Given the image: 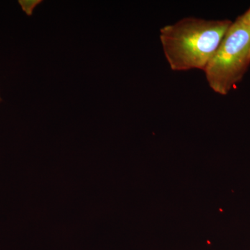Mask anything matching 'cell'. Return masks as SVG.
<instances>
[{
	"label": "cell",
	"mask_w": 250,
	"mask_h": 250,
	"mask_svg": "<svg viewBox=\"0 0 250 250\" xmlns=\"http://www.w3.org/2000/svg\"><path fill=\"white\" fill-rule=\"evenodd\" d=\"M232 23L229 20L188 17L161 28L159 37L170 68L205 70Z\"/></svg>",
	"instance_id": "1"
},
{
	"label": "cell",
	"mask_w": 250,
	"mask_h": 250,
	"mask_svg": "<svg viewBox=\"0 0 250 250\" xmlns=\"http://www.w3.org/2000/svg\"><path fill=\"white\" fill-rule=\"evenodd\" d=\"M250 65V27L233 22L204 72L210 88L227 95L239 83Z\"/></svg>",
	"instance_id": "2"
},
{
	"label": "cell",
	"mask_w": 250,
	"mask_h": 250,
	"mask_svg": "<svg viewBox=\"0 0 250 250\" xmlns=\"http://www.w3.org/2000/svg\"><path fill=\"white\" fill-rule=\"evenodd\" d=\"M42 1L41 0H22V1H19L18 2H19L22 9L25 12V14L27 16H31L34 9L38 5L40 4Z\"/></svg>",
	"instance_id": "3"
},
{
	"label": "cell",
	"mask_w": 250,
	"mask_h": 250,
	"mask_svg": "<svg viewBox=\"0 0 250 250\" xmlns=\"http://www.w3.org/2000/svg\"><path fill=\"white\" fill-rule=\"evenodd\" d=\"M238 19H239L243 24L250 27V7L244 14L240 16Z\"/></svg>",
	"instance_id": "4"
},
{
	"label": "cell",
	"mask_w": 250,
	"mask_h": 250,
	"mask_svg": "<svg viewBox=\"0 0 250 250\" xmlns=\"http://www.w3.org/2000/svg\"><path fill=\"white\" fill-rule=\"evenodd\" d=\"M1 96H0V103H1Z\"/></svg>",
	"instance_id": "5"
}]
</instances>
